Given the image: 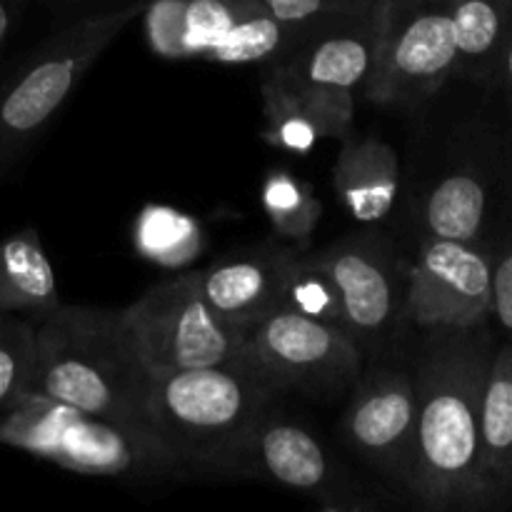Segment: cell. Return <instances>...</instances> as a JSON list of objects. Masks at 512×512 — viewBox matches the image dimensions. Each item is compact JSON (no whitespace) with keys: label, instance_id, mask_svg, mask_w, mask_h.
<instances>
[{"label":"cell","instance_id":"1","mask_svg":"<svg viewBox=\"0 0 512 512\" xmlns=\"http://www.w3.org/2000/svg\"><path fill=\"white\" fill-rule=\"evenodd\" d=\"M495 345L490 325L423 333L413 365L418 418L405 488L420 508L500 510L480 448V403Z\"/></svg>","mask_w":512,"mask_h":512},{"label":"cell","instance_id":"29","mask_svg":"<svg viewBox=\"0 0 512 512\" xmlns=\"http://www.w3.org/2000/svg\"><path fill=\"white\" fill-rule=\"evenodd\" d=\"M40 3H45L50 10H55V13L70 15V18L83 13H93V10L118 8L113 0H40Z\"/></svg>","mask_w":512,"mask_h":512},{"label":"cell","instance_id":"24","mask_svg":"<svg viewBox=\"0 0 512 512\" xmlns=\"http://www.w3.org/2000/svg\"><path fill=\"white\" fill-rule=\"evenodd\" d=\"M35 323L0 313V415L33 390Z\"/></svg>","mask_w":512,"mask_h":512},{"label":"cell","instance_id":"19","mask_svg":"<svg viewBox=\"0 0 512 512\" xmlns=\"http://www.w3.org/2000/svg\"><path fill=\"white\" fill-rule=\"evenodd\" d=\"M458 65L455 78L498 88L500 63L512 30V0H453Z\"/></svg>","mask_w":512,"mask_h":512},{"label":"cell","instance_id":"3","mask_svg":"<svg viewBox=\"0 0 512 512\" xmlns=\"http://www.w3.org/2000/svg\"><path fill=\"white\" fill-rule=\"evenodd\" d=\"M283 390L240 355L223 365L150 375L145 420L175 468L230 473L235 455Z\"/></svg>","mask_w":512,"mask_h":512},{"label":"cell","instance_id":"2","mask_svg":"<svg viewBox=\"0 0 512 512\" xmlns=\"http://www.w3.org/2000/svg\"><path fill=\"white\" fill-rule=\"evenodd\" d=\"M148 380L123 308L60 305L35 323V393L153 440L145 420Z\"/></svg>","mask_w":512,"mask_h":512},{"label":"cell","instance_id":"17","mask_svg":"<svg viewBox=\"0 0 512 512\" xmlns=\"http://www.w3.org/2000/svg\"><path fill=\"white\" fill-rule=\"evenodd\" d=\"M265 140L285 153L305 155L325 138L343 140L353 133L355 105L320 98L283 85L280 80L263 78Z\"/></svg>","mask_w":512,"mask_h":512},{"label":"cell","instance_id":"26","mask_svg":"<svg viewBox=\"0 0 512 512\" xmlns=\"http://www.w3.org/2000/svg\"><path fill=\"white\" fill-rule=\"evenodd\" d=\"M258 3L275 20H280L305 38L323 25L375 8L380 0H258Z\"/></svg>","mask_w":512,"mask_h":512},{"label":"cell","instance_id":"8","mask_svg":"<svg viewBox=\"0 0 512 512\" xmlns=\"http://www.w3.org/2000/svg\"><path fill=\"white\" fill-rule=\"evenodd\" d=\"M512 195V130L475 125L420 193V235L490 243Z\"/></svg>","mask_w":512,"mask_h":512},{"label":"cell","instance_id":"30","mask_svg":"<svg viewBox=\"0 0 512 512\" xmlns=\"http://www.w3.org/2000/svg\"><path fill=\"white\" fill-rule=\"evenodd\" d=\"M495 90L503 95L505 113H508V123L512 125V30H510L508 45H505L503 63H500V75H498V88Z\"/></svg>","mask_w":512,"mask_h":512},{"label":"cell","instance_id":"25","mask_svg":"<svg viewBox=\"0 0 512 512\" xmlns=\"http://www.w3.org/2000/svg\"><path fill=\"white\" fill-rule=\"evenodd\" d=\"M285 308H293L310 318L340 325V295L333 280L325 270L310 258V253H300L285 293ZM343 328V325H340Z\"/></svg>","mask_w":512,"mask_h":512},{"label":"cell","instance_id":"21","mask_svg":"<svg viewBox=\"0 0 512 512\" xmlns=\"http://www.w3.org/2000/svg\"><path fill=\"white\" fill-rule=\"evenodd\" d=\"M300 40L303 35L275 20L258 0H248L228 33L220 38V43L210 50L205 60L220 65H270L288 55Z\"/></svg>","mask_w":512,"mask_h":512},{"label":"cell","instance_id":"13","mask_svg":"<svg viewBox=\"0 0 512 512\" xmlns=\"http://www.w3.org/2000/svg\"><path fill=\"white\" fill-rule=\"evenodd\" d=\"M348 393L343 435L350 448L385 478L408 488L418 418L413 370L385 363L363 368Z\"/></svg>","mask_w":512,"mask_h":512},{"label":"cell","instance_id":"23","mask_svg":"<svg viewBox=\"0 0 512 512\" xmlns=\"http://www.w3.org/2000/svg\"><path fill=\"white\" fill-rule=\"evenodd\" d=\"M260 203L278 238L305 245L323 218V203L305 180L290 170L275 168L265 175Z\"/></svg>","mask_w":512,"mask_h":512},{"label":"cell","instance_id":"6","mask_svg":"<svg viewBox=\"0 0 512 512\" xmlns=\"http://www.w3.org/2000/svg\"><path fill=\"white\" fill-rule=\"evenodd\" d=\"M453 0H383L380 43L365 98L388 108H420L455 78Z\"/></svg>","mask_w":512,"mask_h":512},{"label":"cell","instance_id":"12","mask_svg":"<svg viewBox=\"0 0 512 512\" xmlns=\"http://www.w3.org/2000/svg\"><path fill=\"white\" fill-rule=\"evenodd\" d=\"M230 473L270 480L293 493L308 495L323 510H373L378 500L348 475L305 425L273 408L260 418L235 455Z\"/></svg>","mask_w":512,"mask_h":512},{"label":"cell","instance_id":"11","mask_svg":"<svg viewBox=\"0 0 512 512\" xmlns=\"http://www.w3.org/2000/svg\"><path fill=\"white\" fill-rule=\"evenodd\" d=\"M405 313L410 328H483L493 320V245L420 235L408 265Z\"/></svg>","mask_w":512,"mask_h":512},{"label":"cell","instance_id":"18","mask_svg":"<svg viewBox=\"0 0 512 512\" xmlns=\"http://www.w3.org/2000/svg\"><path fill=\"white\" fill-rule=\"evenodd\" d=\"M60 305L58 278L38 228H20L0 240V313L40 323Z\"/></svg>","mask_w":512,"mask_h":512},{"label":"cell","instance_id":"15","mask_svg":"<svg viewBox=\"0 0 512 512\" xmlns=\"http://www.w3.org/2000/svg\"><path fill=\"white\" fill-rule=\"evenodd\" d=\"M298 255L300 250L290 245L260 243L225 255L208 268L188 270V275L215 313L245 330L285 308Z\"/></svg>","mask_w":512,"mask_h":512},{"label":"cell","instance_id":"22","mask_svg":"<svg viewBox=\"0 0 512 512\" xmlns=\"http://www.w3.org/2000/svg\"><path fill=\"white\" fill-rule=\"evenodd\" d=\"M133 245L145 260L183 270L203 248V228L193 215L170 205H145L133 225Z\"/></svg>","mask_w":512,"mask_h":512},{"label":"cell","instance_id":"7","mask_svg":"<svg viewBox=\"0 0 512 512\" xmlns=\"http://www.w3.org/2000/svg\"><path fill=\"white\" fill-rule=\"evenodd\" d=\"M123 318L150 375L223 365L243 353V330L210 308L188 270L153 285Z\"/></svg>","mask_w":512,"mask_h":512},{"label":"cell","instance_id":"9","mask_svg":"<svg viewBox=\"0 0 512 512\" xmlns=\"http://www.w3.org/2000/svg\"><path fill=\"white\" fill-rule=\"evenodd\" d=\"M340 295V325L363 355L388 358L408 328V265L385 235H348L310 253Z\"/></svg>","mask_w":512,"mask_h":512},{"label":"cell","instance_id":"28","mask_svg":"<svg viewBox=\"0 0 512 512\" xmlns=\"http://www.w3.org/2000/svg\"><path fill=\"white\" fill-rule=\"evenodd\" d=\"M33 3L35 0H0V55L8 48L10 38L18 33L20 23Z\"/></svg>","mask_w":512,"mask_h":512},{"label":"cell","instance_id":"14","mask_svg":"<svg viewBox=\"0 0 512 512\" xmlns=\"http://www.w3.org/2000/svg\"><path fill=\"white\" fill-rule=\"evenodd\" d=\"M380 3L308 33L288 55L265 65V75L288 88L355 105L378 58Z\"/></svg>","mask_w":512,"mask_h":512},{"label":"cell","instance_id":"16","mask_svg":"<svg viewBox=\"0 0 512 512\" xmlns=\"http://www.w3.org/2000/svg\"><path fill=\"white\" fill-rule=\"evenodd\" d=\"M333 168L335 193L350 215L363 225H375L393 213L400 195L398 153L380 135H353L340 140Z\"/></svg>","mask_w":512,"mask_h":512},{"label":"cell","instance_id":"20","mask_svg":"<svg viewBox=\"0 0 512 512\" xmlns=\"http://www.w3.org/2000/svg\"><path fill=\"white\" fill-rule=\"evenodd\" d=\"M483 470L500 508L512 505V338L495 345L480 403Z\"/></svg>","mask_w":512,"mask_h":512},{"label":"cell","instance_id":"4","mask_svg":"<svg viewBox=\"0 0 512 512\" xmlns=\"http://www.w3.org/2000/svg\"><path fill=\"white\" fill-rule=\"evenodd\" d=\"M148 0L75 15L0 83V180L50 128L95 60L118 40Z\"/></svg>","mask_w":512,"mask_h":512},{"label":"cell","instance_id":"5","mask_svg":"<svg viewBox=\"0 0 512 512\" xmlns=\"http://www.w3.org/2000/svg\"><path fill=\"white\" fill-rule=\"evenodd\" d=\"M0 445L70 473L98 478H138L175 470L173 460L145 435L78 413L35 390L0 415Z\"/></svg>","mask_w":512,"mask_h":512},{"label":"cell","instance_id":"27","mask_svg":"<svg viewBox=\"0 0 512 512\" xmlns=\"http://www.w3.org/2000/svg\"><path fill=\"white\" fill-rule=\"evenodd\" d=\"M490 245H493V320L505 338H512V195L495 225Z\"/></svg>","mask_w":512,"mask_h":512},{"label":"cell","instance_id":"10","mask_svg":"<svg viewBox=\"0 0 512 512\" xmlns=\"http://www.w3.org/2000/svg\"><path fill=\"white\" fill-rule=\"evenodd\" d=\"M243 355L283 393L338 398L363 373L365 355L348 330L280 308L243 330Z\"/></svg>","mask_w":512,"mask_h":512}]
</instances>
